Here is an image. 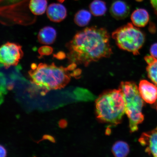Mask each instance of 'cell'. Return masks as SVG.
Listing matches in <instances>:
<instances>
[{
  "mask_svg": "<svg viewBox=\"0 0 157 157\" xmlns=\"http://www.w3.org/2000/svg\"><path fill=\"white\" fill-rule=\"evenodd\" d=\"M119 89L124 98L125 113L128 118L130 131L131 132H134L138 130V125L144 120L142 113L143 100L134 82H121Z\"/></svg>",
  "mask_w": 157,
  "mask_h": 157,
  "instance_id": "obj_4",
  "label": "cell"
},
{
  "mask_svg": "<svg viewBox=\"0 0 157 157\" xmlns=\"http://www.w3.org/2000/svg\"><path fill=\"white\" fill-rule=\"evenodd\" d=\"M112 152L115 157H126L129 152V147L126 142L122 141H117L113 145Z\"/></svg>",
  "mask_w": 157,
  "mask_h": 157,
  "instance_id": "obj_16",
  "label": "cell"
},
{
  "mask_svg": "<svg viewBox=\"0 0 157 157\" xmlns=\"http://www.w3.org/2000/svg\"><path fill=\"white\" fill-rule=\"evenodd\" d=\"M91 13L87 10L82 9L78 11L75 15L74 21L78 26L85 27L91 21Z\"/></svg>",
  "mask_w": 157,
  "mask_h": 157,
  "instance_id": "obj_14",
  "label": "cell"
},
{
  "mask_svg": "<svg viewBox=\"0 0 157 157\" xmlns=\"http://www.w3.org/2000/svg\"><path fill=\"white\" fill-rule=\"evenodd\" d=\"M146 70L148 78L157 86V59L153 63L148 65Z\"/></svg>",
  "mask_w": 157,
  "mask_h": 157,
  "instance_id": "obj_17",
  "label": "cell"
},
{
  "mask_svg": "<svg viewBox=\"0 0 157 157\" xmlns=\"http://www.w3.org/2000/svg\"><path fill=\"white\" fill-rule=\"evenodd\" d=\"M156 58L154 57V56L151 55V56H146L145 57L144 59L148 64H150L153 63Z\"/></svg>",
  "mask_w": 157,
  "mask_h": 157,
  "instance_id": "obj_21",
  "label": "cell"
},
{
  "mask_svg": "<svg viewBox=\"0 0 157 157\" xmlns=\"http://www.w3.org/2000/svg\"><path fill=\"white\" fill-rule=\"evenodd\" d=\"M96 111L100 121L119 124L125 113L124 99L121 90H109L101 94L96 100Z\"/></svg>",
  "mask_w": 157,
  "mask_h": 157,
  "instance_id": "obj_3",
  "label": "cell"
},
{
  "mask_svg": "<svg viewBox=\"0 0 157 157\" xmlns=\"http://www.w3.org/2000/svg\"><path fill=\"white\" fill-rule=\"evenodd\" d=\"M56 37V29L50 26H46L39 31L38 36L39 42L45 45L52 44L55 42Z\"/></svg>",
  "mask_w": 157,
  "mask_h": 157,
  "instance_id": "obj_11",
  "label": "cell"
},
{
  "mask_svg": "<svg viewBox=\"0 0 157 157\" xmlns=\"http://www.w3.org/2000/svg\"><path fill=\"white\" fill-rule=\"evenodd\" d=\"M149 13L146 10L137 9L133 12L131 19L133 25L138 27H144L148 24L149 21Z\"/></svg>",
  "mask_w": 157,
  "mask_h": 157,
  "instance_id": "obj_12",
  "label": "cell"
},
{
  "mask_svg": "<svg viewBox=\"0 0 157 157\" xmlns=\"http://www.w3.org/2000/svg\"><path fill=\"white\" fill-rule=\"evenodd\" d=\"M6 78L4 75L1 73V94L6 93Z\"/></svg>",
  "mask_w": 157,
  "mask_h": 157,
  "instance_id": "obj_19",
  "label": "cell"
},
{
  "mask_svg": "<svg viewBox=\"0 0 157 157\" xmlns=\"http://www.w3.org/2000/svg\"><path fill=\"white\" fill-rule=\"evenodd\" d=\"M156 109H157V106H156Z\"/></svg>",
  "mask_w": 157,
  "mask_h": 157,
  "instance_id": "obj_29",
  "label": "cell"
},
{
  "mask_svg": "<svg viewBox=\"0 0 157 157\" xmlns=\"http://www.w3.org/2000/svg\"><path fill=\"white\" fill-rule=\"evenodd\" d=\"M112 37L119 48L135 56L139 54L146 38L144 33L131 23L117 29L113 33Z\"/></svg>",
  "mask_w": 157,
  "mask_h": 157,
  "instance_id": "obj_5",
  "label": "cell"
},
{
  "mask_svg": "<svg viewBox=\"0 0 157 157\" xmlns=\"http://www.w3.org/2000/svg\"><path fill=\"white\" fill-rule=\"evenodd\" d=\"M0 150H1V157H5L7 156V151L6 148L2 145L0 147Z\"/></svg>",
  "mask_w": 157,
  "mask_h": 157,
  "instance_id": "obj_24",
  "label": "cell"
},
{
  "mask_svg": "<svg viewBox=\"0 0 157 157\" xmlns=\"http://www.w3.org/2000/svg\"><path fill=\"white\" fill-rule=\"evenodd\" d=\"M76 64L71 63L67 67L51 64L40 63L31 64V69L29 71L33 83L39 87L46 90H56L64 87L70 82L71 76H74L73 72Z\"/></svg>",
  "mask_w": 157,
  "mask_h": 157,
  "instance_id": "obj_2",
  "label": "cell"
},
{
  "mask_svg": "<svg viewBox=\"0 0 157 157\" xmlns=\"http://www.w3.org/2000/svg\"><path fill=\"white\" fill-rule=\"evenodd\" d=\"M145 151L149 155L157 157V127L152 130L143 133L139 139Z\"/></svg>",
  "mask_w": 157,
  "mask_h": 157,
  "instance_id": "obj_7",
  "label": "cell"
},
{
  "mask_svg": "<svg viewBox=\"0 0 157 157\" xmlns=\"http://www.w3.org/2000/svg\"><path fill=\"white\" fill-rule=\"evenodd\" d=\"M67 121L65 120L62 119L59 121V125L61 128H64L67 126Z\"/></svg>",
  "mask_w": 157,
  "mask_h": 157,
  "instance_id": "obj_23",
  "label": "cell"
},
{
  "mask_svg": "<svg viewBox=\"0 0 157 157\" xmlns=\"http://www.w3.org/2000/svg\"><path fill=\"white\" fill-rule=\"evenodd\" d=\"M150 52L152 56L157 59V43L152 45L150 48Z\"/></svg>",
  "mask_w": 157,
  "mask_h": 157,
  "instance_id": "obj_20",
  "label": "cell"
},
{
  "mask_svg": "<svg viewBox=\"0 0 157 157\" xmlns=\"http://www.w3.org/2000/svg\"><path fill=\"white\" fill-rule=\"evenodd\" d=\"M139 93L143 101L152 104L157 99V86L147 80H141L139 84Z\"/></svg>",
  "mask_w": 157,
  "mask_h": 157,
  "instance_id": "obj_8",
  "label": "cell"
},
{
  "mask_svg": "<svg viewBox=\"0 0 157 157\" xmlns=\"http://www.w3.org/2000/svg\"><path fill=\"white\" fill-rule=\"evenodd\" d=\"M54 56L59 59H62L66 57V55L64 52H60L54 55Z\"/></svg>",
  "mask_w": 157,
  "mask_h": 157,
  "instance_id": "obj_22",
  "label": "cell"
},
{
  "mask_svg": "<svg viewBox=\"0 0 157 157\" xmlns=\"http://www.w3.org/2000/svg\"><path fill=\"white\" fill-rule=\"evenodd\" d=\"M59 2H60V3H62L64 2L65 0H57Z\"/></svg>",
  "mask_w": 157,
  "mask_h": 157,
  "instance_id": "obj_27",
  "label": "cell"
},
{
  "mask_svg": "<svg viewBox=\"0 0 157 157\" xmlns=\"http://www.w3.org/2000/svg\"><path fill=\"white\" fill-rule=\"evenodd\" d=\"M110 12L115 19H124L128 17L130 13V7L124 1L116 0L112 3Z\"/></svg>",
  "mask_w": 157,
  "mask_h": 157,
  "instance_id": "obj_10",
  "label": "cell"
},
{
  "mask_svg": "<svg viewBox=\"0 0 157 157\" xmlns=\"http://www.w3.org/2000/svg\"><path fill=\"white\" fill-rule=\"evenodd\" d=\"M29 7L33 14L42 15L48 8V1L47 0H30Z\"/></svg>",
  "mask_w": 157,
  "mask_h": 157,
  "instance_id": "obj_13",
  "label": "cell"
},
{
  "mask_svg": "<svg viewBox=\"0 0 157 157\" xmlns=\"http://www.w3.org/2000/svg\"><path fill=\"white\" fill-rule=\"evenodd\" d=\"M151 3L157 14V0H150Z\"/></svg>",
  "mask_w": 157,
  "mask_h": 157,
  "instance_id": "obj_25",
  "label": "cell"
},
{
  "mask_svg": "<svg viewBox=\"0 0 157 157\" xmlns=\"http://www.w3.org/2000/svg\"><path fill=\"white\" fill-rule=\"evenodd\" d=\"M23 52L21 45L14 43L7 42L0 49L1 66L6 69L16 66L23 57Z\"/></svg>",
  "mask_w": 157,
  "mask_h": 157,
  "instance_id": "obj_6",
  "label": "cell"
},
{
  "mask_svg": "<svg viewBox=\"0 0 157 157\" xmlns=\"http://www.w3.org/2000/svg\"><path fill=\"white\" fill-rule=\"evenodd\" d=\"M109 33L105 28L93 26L79 31L67 44L71 64L89 66L92 62L113 54Z\"/></svg>",
  "mask_w": 157,
  "mask_h": 157,
  "instance_id": "obj_1",
  "label": "cell"
},
{
  "mask_svg": "<svg viewBox=\"0 0 157 157\" xmlns=\"http://www.w3.org/2000/svg\"><path fill=\"white\" fill-rule=\"evenodd\" d=\"M136 1H138V2H141V1H143V0H136Z\"/></svg>",
  "mask_w": 157,
  "mask_h": 157,
  "instance_id": "obj_28",
  "label": "cell"
},
{
  "mask_svg": "<svg viewBox=\"0 0 157 157\" xmlns=\"http://www.w3.org/2000/svg\"><path fill=\"white\" fill-rule=\"evenodd\" d=\"M43 139L45 140H48L51 141L52 142L54 143L55 142V139L53 137L49 135H45L43 137Z\"/></svg>",
  "mask_w": 157,
  "mask_h": 157,
  "instance_id": "obj_26",
  "label": "cell"
},
{
  "mask_svg": "<svg viewBox=\"0 0 157 157\" xmlns=\"http://www.w3.org/2000/svg\"><path fill=\"white\" fill-rule=\"evenodd\" d=\"M89 9L90 12L95 17L105 15L107 10L105 3L101 0H94L90 3Z\"/></svg>",
  "mask_w": 157,
  "mask_h": 157,
  "instance_id": "obj_15",
  "label": "cell"
},
{
  "mask_svg": "<svg viewBox=\"0 0 157 157\" xmlns=\"http://www.w3.org/2000/svg\"><path fill=\"white\" fill-rule=\"evenodd\" d=\"M47 15L51 21L60 22L64 20L67 15V11L63 5L60 3H52L47 9Z\"/></svg>",
  "mask_w": 157,
  "mask_h": 157,
  "instance_id": "obj_9",
  "label": "cell"
},
{
  "mask_svg": "<svg viewBox=\"0 0 157 157\" xmlns=\"http://www.w3.org/2000/svg\"><path fill=\"white\" fill-rule=\"evenodd\" d=\"M53 48L52 47L45 46L40 47L38 50V52L40 56H49L52 53Z\"/></svg>",
  "mask_w": 157,
  "mask_h": 157,
  "instance_id": "obj_18",
  "label": "cell"
}]
</instances>
